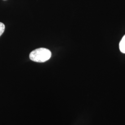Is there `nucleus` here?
I'll list each match as a JSON object with an SVG mask.
<instances>
[{"instance_id":"f257e3e1","label":"nucleus","mask_w":125,"mask_h":125,"mask_svg":"<svg viewBox=\"0 0 125 125\" xmlns=\"http://www.w3.org/2000/svg\"><path fill=\"white\" fill-rule=\"evenodd\" d=\"M51 56V52L45 48L34 50L29 55V58L31 60L38 62H45L50 59Z\"/></svg>"},{"instance_id":"f03ea898","label":"nucleus","mask_w":125,"mask_h":125,"mask_svg":"<svg viewBox=\"0 0 125 125\" xmlns=\"http://www.w3.org/2000/svg\"><path fill=\"white\" fill-rule=\"evenodd\" d=\"M119 48L122 53L125 54V35L123 37L119 44Z\"/></svg>"},{"instance_id":"7ed1b4c3","label":"nucleus","mask_w":125,"mask_h":125,"mask_svg":"<svg viewBox=\"0 0 125 125\" xmlns=\"http://www.w3.org/2000/svg\"><path fill=\"white\" fill-rule=\"evenodd\" d=\"M5 28V27L4 24L0 22V37L4 32Z\"/></svg>"}]
</instances>
